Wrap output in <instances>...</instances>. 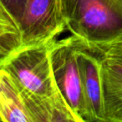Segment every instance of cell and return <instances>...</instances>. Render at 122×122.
<instances>
[{
    "mask_svg": "<svg viewBox=\"0 0 122 122\" xmlns=\"http://www.w3.org/2000/svg\"><path fill=\"white\" fill-rule=\"evenodd\" d=\"M101 65L106 122H122V74Z\"/></svg>",
    "mask_w": 122,
    "mask_h": 122,
    "instance_id": "obj_7",
    "label": "cell"
},
{
    "mask_svg": "<svg viewBox=\"0 0 122 122\" xmlns=\"http://www.w3.org/2000/svg\"><path fill=\"white\" fill-rule=\"evenodd\" d=\"M82 44L96 54L102 64L122 73V40L101 45Z\"/></svg>",
    "mask_w": 122,
    "mask_h": 122,
    "instance_id": "obj_9",
    "label": "cell"
},
{
    "mask_svg": "<svg viewBox=\"0 0 122 122\" xmlns=\"http://www.w3.org/2000/svg\"><path fill=\"white\" fill-rule=\"evenodd\" d=\"M0 121L33 122L23 88L3 68H0Z\"/></svg>",
    "mask_w": 122,
    "mask_h": 122,
    "instance_id": "obj_6",
    "label": "cell"
},
{
    "mask_svg": "<svg viewBox=\"0 0 122 122\" xmlns=\"http://www.w3.org/2000/svg\"><path fill=\"white\" fill-rule=\"evenodd\" d=\"M66 29L86 45L122 40V0H61Z\"/></svg>",
    "mask_w": 122,
    "mask_h": 122,
    "instance_id": "obj_2",
    "label": "cell"
},
{
    "mask_svg": "<svg viewBox=\"0 0 122 122\" xmlns=\"http://www.w3.org/2000/svg\"><path fill=\"white\" fill-rule=\"evenodd\" d=\"M23 44L20 24L0 0V61Z\"/></svg>",
    "mask_w": 122,
    "mask_h": 122,
    "instance_id": "obj_8",
    "label": "cell"
},
{
    "mask_svg": "<svg viewBox=\"0 0 122 122\" xmlns=\"http://www.w3.org/2000/svg\"><path fill=\"white\" fill-rule=\"evenodd\" d=\"M51 44L21 46L0 61V68L23 88L34 122H78L56 85L50 56Z\"/></svg>",
    "mask_w": 122,
    "mask_h": 122,
    "instance_id": "obj_1",
    "label": "cell"
},
{
    "mask_svg": "<svg viewBox=\"0 0 122 122\" xmlns=\"http://www.w3.org/2000/svg\"><path fill=\"white\" fill-rule=\"evenodd\" d=\"M1 1L20 24L24 13L27 0H1Z\"/></svg>",
    "mask_w": 122,
    "mask_h": 122,
    "instance_id": "obj_10",
    "label": "cell"
},
{
    "mask_svg": "<svg viewBox=\"0 0 122 122\" xmlns=\"http://www.w3.org/2000/svg\"><path fill=\"white\" fill-rule=\"evenodd\" d=\"M80 43L70 35L57 39L51 46V66L56 85L78 122H86L85 102L78 66Z\"/></svg>",
    "mask_w": 122,
    "mask_h": 122,
    "instance_id": "obj_3",
    "label": "cell"
},
{
    "mask_svg": "<svg viewBox=\"0 0 122 122\" xmlns=\"http://www.w3.org/2000/svg\"><path fill=\"white\" fill-rule=\"evenodd\" d=\"M79 43L77 60L86 122H106L101 62L96 54L84 47L81 40Z\"/></svg>",
    "mask_w": 122,
    "mask_h": 122,
    "instance_id": "obj_5",
    "label": "cell"
},
{
    "mask_svg": "<svg viewBox=\"0 0 122 122\" xmlns=\"http://www.w3.org/2000/svg\"><path fill=\"white\" fill-rule=\"evenodd\" d=\"M22 46L49 44L66 30L61 0H27L20 23Z\"/></svg>",
    "mask_w": 122,
    "mask_h": 122,
    "instance_id": "obj_4",
    "label": "cell"
}]
</instances>
